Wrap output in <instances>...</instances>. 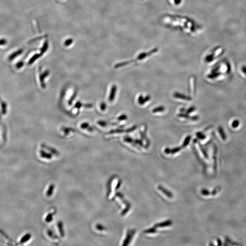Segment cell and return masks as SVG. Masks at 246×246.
<instances>
[{"label":"cell","instance_id":"6da1fadb","mask_svg":"<svg viewBox=\"0 0 246 246\" xmlns=\"http://www.w3.org/2000/svg\"><path fill=\"white\" fill-rule=\"evenodd\" d=\"M174 97L176 98H181V99H184L186 100L190 101L191 100V98L189 96H186L184 95L183 94H180V93H175L174 94Z\"/></svg>","mask_w":246,"mask_h":246},{"label":"cell","instance_id":"7a4b0ae2","mask_svg":"<svg viewBox=\"0 0 246 246\" xmlns=\"http://www.w3.org/2000/svg\"><path fill=\"white\" fill-rule=\"evenodd\" d=\"M218 132L219 135L220 136L221 139L223 140H226L227 139L226 133L225 132L224 130L221 126H219L218 128Z\"/></svg>","mask_w":246,"mask_h":246},{"label":"cell","instance_id":"3957f363","mask_svg":"<svg viewBox=\"0 0 246 246\" xmlns=\"http://www.w3.org/2000/svg\"><path fill=\"white\" fill-rule=\"evenodd\" d=\"M150 96H146V98H144L142 95H140V97H139V98H138V102H139L140 104L143 105V104H145L146 102L147 101H148L150 99Z\"/></svg>","mask_w":246,"mask_h":246},{"label":"cell","instance_id":"277c9868","mask_svg":"<svg viewBox=\"0 0 246 246\" xmlns=\"http://www.w3.org/2000/svg\"><path fill=\"white\" fill-rule=\"evenodd\" d=\"M116 91V87L115 85H114L112 87V90L111 92L110 95V101H112L114 100V96L115 95V93Z\"/></svg>","mask_w":246,"mask_h":246},{"label":"cell","instance_id":"5b68a950","mask_svg":"<svg viewBox=\"0 0 246 246\" xmlns=\"http://www.w3.org/2000/svg\"><path fill=\"white\" fill-rule=\"evenodd\" d=\"M240 125V121L238 120H233L231 124V126L234 128L236 129L239 127Z\"/></svg>","mask_w":246,"mask_h":246},{"label":"cell","instance_id":"8992f818","mask_svg":"<svg viewBox=\"0 0 246 246\" xmlns=\"http://www.w3.org/2000/svg\"><path fill=\"white\" fill-rule=\"evenodd\" d=\"M165 110V108L163 106H160L159 107L156 108L152 110L153 113H157V112H163Z\"/></svg>","mask_w":246,"mask_h":246},{"label":"cell","instance_id":"52a82bcc","mask_svg":"<svg viewBox=\"0 0 246 246\" xmlns=\"http://www.w3.org/2000/svg\"><path fill=\"white\" fill-rule=\"evenodd\" d=\"M195 110V107H191L190 108H189L188 110H187V111H186V114H190V113H191V112H193Z\"/></svg>","mask_w":246,"mask_h":246},{"label":"cell","instance_id":"ba28073f","mask_svg":"<svg viewBox=\"0 0 246 246\" xmlns=\"http://www.w3.org/2000/svg\"><path fill=\"white\" fill-rule=\"evenodd\" d=\"M241 71L246 77V66L243 65L241 67Z\"/></svg>","mask_w":246,"mask_h":246},{"label":"cell","instance_id":"9c48e42d","mask_svg":"<svg viewBox=\"0 0 246 246\" xmlns=\"http://www.w3.org/2000/svg\"><path fill=\"white\" fill-rule=\"evenodd\" d=\"M127 119L126 115H122L119 117V120H125Z\"/></svg>","mask_w":246,"mask_h":246}]
</instances>
